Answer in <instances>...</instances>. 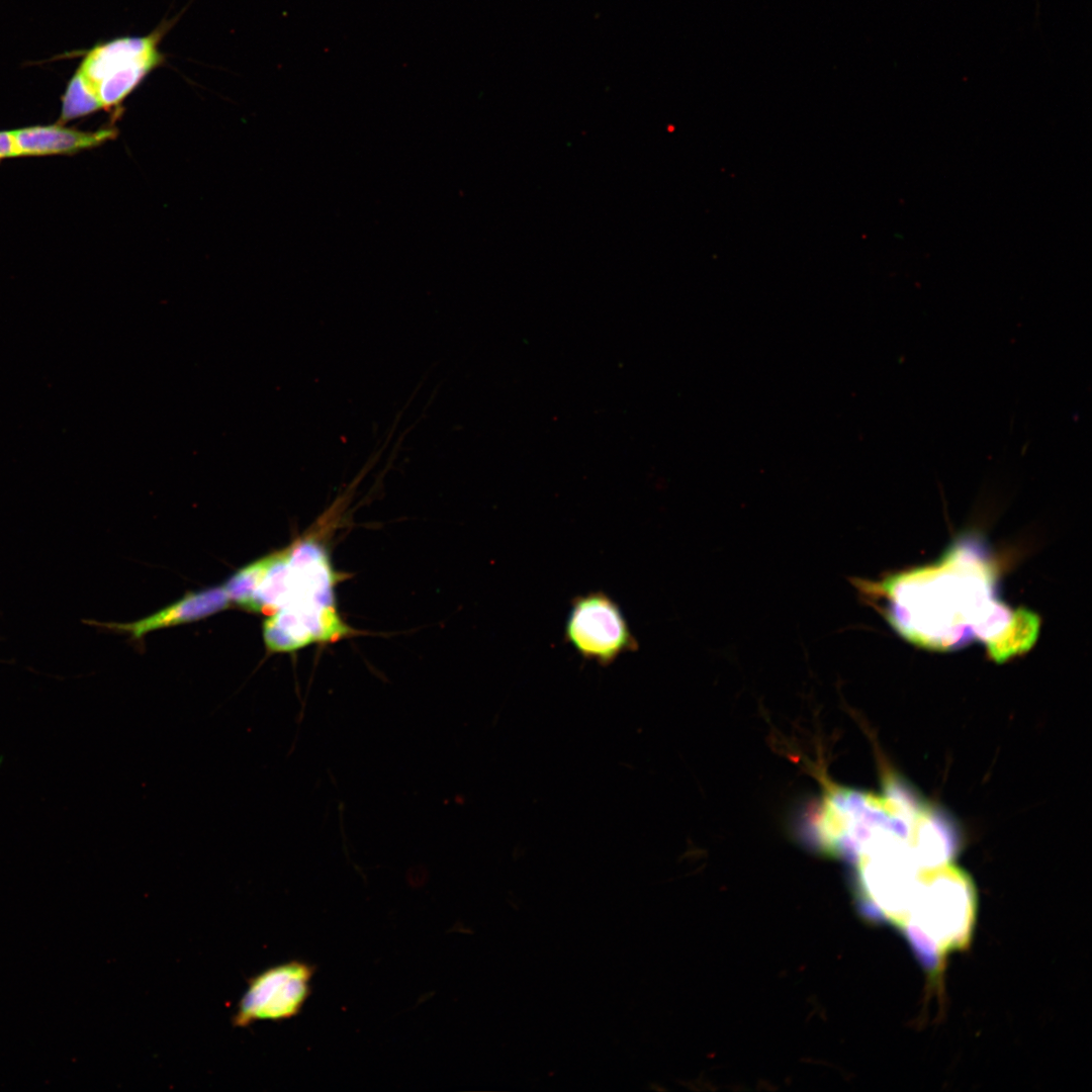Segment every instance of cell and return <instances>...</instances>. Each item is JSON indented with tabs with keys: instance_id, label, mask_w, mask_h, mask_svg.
Here are the masks:
<instances>
[{
	"instance_id": "obj_7",
	"label": "cell",
	"mask_w": 1092,
	"mask_h": 1092,
	"mask_svg": "<svg viewBox=\"0 0 1092 1092\" xmlns=\"http://www.w3.org/2000/svg\"><path fill=\"white\" fill-rule=\"evenodd\" d=\"M229 604L230 598L224 587H212L203 592L189 594L169 607L136 622L121 624L99 623L98 625L130 633L132 637L139 639L145 634L161 628L207 617L225 609Z\"/></svg>"
},
{
	"instance_id": "obj_1",
	"label": "cell",
	"mask_w": 1092,
	"mask_h": 1092,
	"mask_svg": "<svg viewBox=\"0 0 1092 1092\" xmlns=\"http://www.w3.org/2000/svg\"><path fill=\"white\" fill-rule=\"evenodd\" d=\"M978 898L971 877L950 861L919 872L900 927L928 965L968 946L976 922Z\"/></svg>"
},
{
	"instance_id": "obj_3",
	"label": "cell",
	"mask_w": 1092,
	"mask_h": 1092,
	"mask_svg": "<svg viewBox=\"0 0 1092 1092\" xmlns=\"http://www.w3.org/2000/svg\"><path fill=\"white\" fill-rule=\"evenodd\" d=\"M564 639L581 657L604 665L639 646L620 606L601 590L572 599Z\"/></svg>"
},
{
	"instance_id": "obj_8",
	"label": "cell",
	"mask_w": 1092,
	"mask_h": 1092,
	"mask_svg": "<svg viewBox=\"0 0 1092 1092\" xmlns=\"http://www.w3.org/2000/svg\"><path fill=\"white\" fill-rule=\"evenodd\" d=\"M1039 630V618L1027 609L1020 608L1002 632L986 642L988 654L997 663L1027 651L1034 644Z\"/></svg>"
},
{
	"instance_id": "obj_5",
	"label": "cell",
	"mask_w": 1092,
	"mask_h": 1092,
	"mask_svg": "<svg viewBox=\"0 0 1092 1092\" xmlns=\"http://www.w3.org/2000/svg\"><path fill=\"white\" fill-rule=\"evenodd\" d=\"M336 606H288L269 615L263 625L266 646L273 652H290L311 643L339 641L354 635Z\"/></svg>"
},
{
	"instance_id": "obj_2",
	"label": "cell",
	"mask_w": 1092,
	"mask_h": 1092,
	"mask_svg": "<svg viewBox=\"0 0 1092 1092\" xmlns=\"http://www.w3.org/2000/svg\"><path fill=\"white\" fill-rule=\"evenodd\" d=\"M155 34L122 37L93 48L78 72L95 91L102 108L111 109L162 61Z\"/></svg>"
},
{
	"instance_id": "obj_10",
	"label": "cell",
	"mask_w": 1092,
	"mask_h": 1092,
	"mask_svg": "<svg viewBox=\"0 0 1092 1092\" xmlns=\"http://www.w3.org/2000/svg\"><path fill=\"white\" fill-rule=\"evenodd\" d=\"M18 157L12 130H0V160Z\"/></svg>"
},
{
	"instance_id": "obj_4",
	"label": "cell",
	"mask_w": 1092,
	"mask_h": 1092,
	"mask_svg": "<svg viewBox=\"0 0 1092 1092\" xmlns=\"http://www.w3.org/2000/svg\"><path fill=\"white\" fill-rule=\"evenodd\" d=\"M314 967L302 961L273 966L252 977L233 1016L236 1027L282 1021L299 1014L311 992Z\"/></svg>"
},
{
	"instance_id": "obj_9",
	"label": "cell",
	"mask_w": 1092,
	"mask_h": 1092,
	"mask_svg": "<svg viewBox=\"0 0 1092 1092\" xmlns=\"http://www.w3.org/2000/svg\"><path fill=\"white\" fill-rule=\"evenodd\" d=\"M102 108V105L92 87L86 79L77 71L70 80L62 98V109L58 119L59 124L91 114Z\"/></svg>"
},
{
	"instance_id": "obj_6",
	"label": "cell",
	"mask_w": 1092,
	"mask_h": 1092,
	"mask_svg": "<svg viewBox=\"0 0 1092 1092\" xmlns=\"http://www.w3.org/2000/svg\"><path fill=\"white\" fill-rule=\"evenodd\" d=\"M18 156L73 155L96 148L117 135L115 128L84 131L64 124L33 125L12 130Z\"/></svg>"
}]
</instances>
